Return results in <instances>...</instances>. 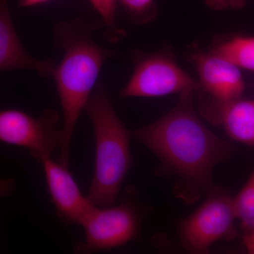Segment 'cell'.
I'll return each mask as SVG.
<instances>
[{
  "instance_id": "obj_1",
  "label": "cell",
  "mask_w": 254,
  "mask_h": 254,
  "mask_svg": "<svg viewBox=\"0 0 254 254\" xmlns=\"http://www.w3.org/2000/svg\"><path fill=\"white\" fill-rule=\"evenodd\" d=\"M195 91L181 93L175 108L132 136L149 148L181 184L207 193L214 187L211 174L231 154L230 143L205 126L193 106Z\"/></svg>"
},
{
  "instance_id": "obj_2",
  "label": "cell",
  "mask_w": 254,
  "mask_h": 254,
  "mask_svg": "<svg viewBox=\"0 0 254 254\" xmlns=\"http://www.w3.org/2000/svg\"><path fill=\"white\" fill-rule=\"evenodd\" d=\"M102 27H104L102 21L88 23L81 18L55 25V46L64 52L63 61L58 64L53 75L63 114L58 162L66 168L81 112L98 83L105 62L117 53L93 40V32Z\"/></svg>"
},
{
  "instance_id": "obj_3",
  "label": "cell",
  "mask_w": 254,
  "mask_h": 254,
  "mask_svg": "<svg viewBox=\"0 0 254 254\" xmlns=\"http://www.w3.org/2000/svg\"><path fill=\"white\" fill-rule=\"evenodd\" d=\"M95 138V173L87 195L95 206L115 205L131 166V133L119 118L109 94L98 82L84 108Z\"/></svg>"
},
{
  "instance_id": "obj_4",
  "label": "cell",
  "mask_w": 254,
  "mask_h": 254,
  "mask_svg": "<svg viewBox=\"0 0 254 254\" xmlns=\"http://www.w3.org/2000/svg\"><path fill=\"white\" fill-rule=\"evenodd\" d=\"M206 193L204 203L179 227L182 245L193 253H205L215 242L237 236L232 197L215 186Z\"/></svg>"
},
{
  "instance_id": "obj_5",
  "label": "cell",
  "mask_w": 254,
  "mask_h": 254,
  "mask_svg": "<svg viewBox=\"0 0 254 254\" xmlns=\"http://www.w3.org/2000/svg\"><path fill=\"white\" fill-rule=\"evenodd\" d=\"M135 68L131 77L120 91V98H154L200 91L198 82L185 72L170 53H133Z\"/></svg>"
},
{
  "instance_id": "obj_6",
  "label": "cell",
  "mask_w": 254,
  "mask_h": 254,
  "mask_svg": "<svg viewBox=\"0 0 254 254\" xmlns=\"http://www.w3.org/2000/svg\"><path fill=\"white\" fill-rule=\"evenodd\" d=\"M139 209L129 200L108 208L95 206L85 219L86 238L78 242L73 251L89 254L125 245L136 238L141 224Z\"/></svg>"
},
{
  "instance_id": "obj_7",
  "label": "cell",
  "mask_w": 254,
  "mask_h": 254,
  "mask_svg": "<svg viewBox=\"0 0 254 254\" xmlns=\"http://www.w3.org/2000/svg\"><path fill=\"white\" fill-rule=\"evenodd\" d=\"M59 121V114L53 109L45 110L37 118L21 110H0V141L27 148L41 163L60 148Z\"/></svg>"
},
{
  "instance_id": "obj_8",
  "label": "cell",
  "mask_w": 254,
  "mask_h": 254,
  "mask_svg": "<svg viewBox=\"0 0 254 254\" xmlns=\"http://www.w3.org/2000/svg\"><path fill=\"white\" fill-rule=\"evenodd\" d=\"M190 59L199 76L200 94L220 103L242 98L245 83L240 68L211 52L196 50Z\"/></svg>"
},
{
  "instance_id": "obj_9",
  "label": "cell",
  "mask_w": 254,
  "mask_h": 254,
  "mask_svg": "<svg viewBox=\"0 0 254 254\" xmlns=\"http://www.w3.org/2000/svg\"><path fill=\"white\" fill-rule=\"evenodd\" d=\"M58 218L66 225H81L95 205L81 193L68 168L53 158L41 162Z\"/></svg>"
},
{
  "instance_id": "obj_10",
  "label": "cell",
  "mask_w": 254,
  "mask_h": 254,
  "mask_svg": "<svg viewBox=\"0 0 254 254\" xmlns=\"http://www.w3.org/2000/svg\"><path fill=\"white\" fill-rule=\"evenodd\" d=\"M200 113L210 123L221 125L235 141L254 147V100L220 103L200 94Z\"/></svg>"
},
{
  "instance_id": "obj_11",
  "label": "cell",
  "mask_w": 254,
  "mask_h": 254,
  "mask_svg": "<svg viewBox=\"0 0 254 254\" xmlns=\"http://www.w3.org/2000/svg\"><path fill=\"white\" fill-rule=\"evenodd\" d=\"M57 62L32 57L21 44L12 22L9 0H0V71L28 68L42 77L53 76Z\"/></svg>"
},
{
  "instance_id": "obj_12",
  "label": "cell",
  "mask_w": 254,
  "mask_h": 254,
  "mask_svg": "<svg viewBox=\"0 0 254 254\" xmlns=\"http://www.w3.org/2000/svg\"><path fill=\"white\" fill-rule=\"evenodd\" d=\"M210 52L238 68L254 72V36L233 37L213 47Z\"/></svg>"
},
{
  "instance_id": "obj_13",
  "label": "cell",
  "mask_w": 254,
  "mask_h": 254,
  "mask_svg": "<svg viewBox=\"0 0 254 254\" xmlns=\"http://www.w3.org/2000/svg\"><path fill=\"white\" fill-rule=\"evenodd\" d=\"M232 203L245 234L254 232V170L240 193L232 198Z\"/></svg>"
},
{
  "instance_id": "obj_14",
  "label": "cell",
  "mask_w": 254,
  "mask_h": 254,
  "mask_svg": "<svg viewBox=\"0 0 254 254\" xmlns=\"http://www.w3.org/2000/svg\"><path fill=\"white\" fill-rule=\"evenodd\" d=\"M99 13L105 27V38L110 42H118L126 36L125 31L117 22L116 9L118 0H89Z\"/></svg>"
},
{
  "instance_id": "obj_15",
  "label": "cell",
  "mask_w": 254,
  "mask_h": 254,
  "mask_svg": "<svg viewBox=\"0 0 254 254\" xmlns=\"http://www.w3.org/2000/svg\"><path fill=\"white\" fill-rule=\"evenodd\" d=\"M128 17L136 24L150 22L157 14L155 0H118Z\"/></svg>"
},
{
  "instance_id": "obj_16",
  "label": "cell",
  "mask_w": 254,
  "mask_h": 254,
  "mask_svg": "<svg viewBox=\"0 0 254 254\" xmlns=\"http://www.w3.org/2000/svg\"><path fill=\"white\" fill-rule=\"evenodd\" d=\"M209 7L215 10L240 9L244 7L246 0H205Z\"/></svg>"
},
{
  "instance_id": "obj_17",
  "label": "cell",
  "mask_w": 254,
  "mask_h": 254,
  "mask_svg": "<svg viewBox=\"0 0 254 254\" xmlns=\"http://www.w3.org/2000/svg\"><path fill=\"white\" fill-rule=\"evenodd\" d=\"M16 188V182L14 179L6 178L0 180V199L10 195Z\"/></svg>"
},
{
  "instance_id": "obj_18",
  "label": "cell",
  "mask_w": 254,
  "mask_h": 254,
  "mask_svg": "<svg viewBox=\"0 0 254 254\" xmlns=\"http://www.w3.org/2000/svg\"><path fill=\"white\" fill-rule=\"evenodd\" d=\"M243 241L249 253L254 254V232L245 233Z\"/></svg>"
},
{
  "instance_id": "obj_19",
  "label": "cell",
  "mask_w": 254,
  "mask_h": 254,
  "mask_svg": "<svg viewBox=\"0 0 254 254\" xmlns=\"http://www.w3.org/2000/svg\"><path fill=\"white\" fill-rule=\"evenodd\" d=\"M52 0H19L18 5L20 7H30L36 5L43 4Z\"/></svg>"
}]
</instances>
